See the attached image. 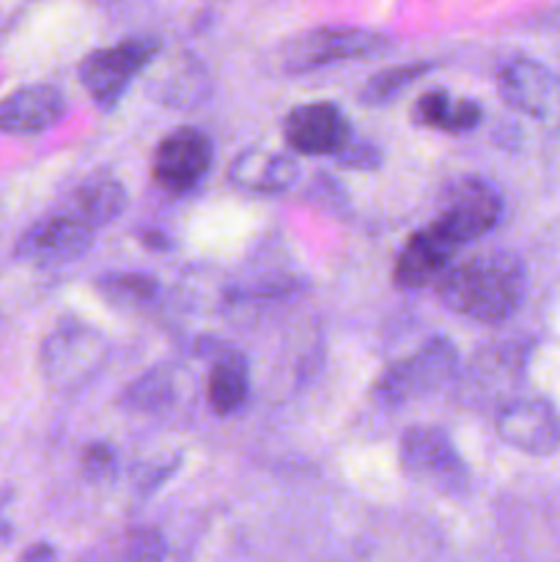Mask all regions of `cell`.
<instances>
[{
  "instance_id": "cell-27",
  "label": "cell",
  "mask_w": 560,
  "mask_h": 562,
  "mask_svg": "<svg viewBox=\"0 0 560 562\" xmlns=\"http://www.w3.org/2000/svg\"><path fill=\"white\" fill-rule=\"evenodd\" d=\"M55 549L49 543H33L31 549L22 552V562H53Z\"/></svg>"
},
{
  "instance_id": "cell-13",
  "label": "cell",
  "mask_w": 560,
  "mask_h": 562,
  "mask_svg": "<svg viewBox=\"0 0 560 562\" xmlns=\"http://www.w3.org/2000/svg\"><path fill=\"white\" fill-rule=\"evenodd\" d=\"M456 250L459 245L448 239L437 225H426V228L415 231L401 247L393 267V280L401 289H423L448 272Z\"/></svg>"
},
{
  "instance_id": "cell-11",
  "label": "cell",
  "mask_w": 560,
  "mask_h": 562,
  "mask_svg": "<svg viewBox=\"0 0 560 562\" xmlns=\"http://www.w3.org/2000/svg\"><path fill=\"white\" fill-rule=\"evenodd\" d=\"M283 135L294 151L307 157H338L351 140L349 119L333 102H307L291 110Z\"/></svg>"
},
{
  "instance_id": "cell-25",
  "label": "cell",
  "mask_w": 560,
  "mask_h": 562,
  "mask_svg": "<svg viewBox=\"0 0 560 562\" xmlns=\"http://www.w3.org/2000/svg\"><path fill=\"white\" fill-rule=\"evenodd\" d=\"M82 470L91 481H102V477H110L115 470V453L110 445L93 442L88 445L86 453H82Z\"/></svg>"
},
{
  "instance_id": "cell-22",
  "label": "cell",
  "mask_w": 560,
  "mask_h": 562,
  "mask_svg": "<svg viewBox=\"0 0 560 562\" xmlns=\"http://www.w3.org/2000/svg\"><path fill=\"white\" fill-rule=\"evenodd\" d=\"M165 558H168V543H165L163 532L154 527H141V530L130 532L126 562H165Z\"/></svg>"
},
{
  "instance_id": "cell-14",
  "label": "cell",
  "mask_w": 560,
  "mask_h": 562,
  "mask_svg": "<svg viewBox=\"0 0 560 562\" xmlns=\"http://www.w3.org/2000/svg\"><path fill=\"white\" fill-rule=\"evenodd\" d=\"M66 113L64 93L47 82L16 88L0 102V132L5 135H38L58 124Z\"/></svg>"
},
{
  "instance_id": "cell-19",
  "label": "cell",
  "mask_w": 560,
  "mask_h": 562,
  "mask_svg": "<svg viewBox=\"0 0 560 562\" xmlns=\"http://www.w3.org/2000/svg\"><path fill=\"white\" fill-rule=\"evenodd\" d=\"M97 291L115 307H146L157 300V278L146 272H110L97 280Z\"/></svg>"
},
{
  "instance_id": "cell-24",
  "label": "cell",
  "mask_w": 560,
  "mask_h": 562,
  "mask_svg": "<svg viewBox=\"0 0 560 562\" xmlns=\"http://www.w3.org/2000/svg\"><path fill=\"white\" fill-rule=\"evenodd\" d=\"M483 119V110L481 104L472 102V99H453L448 108V113H445V121L439 130L445 132H470L475 130L478 124H481Z\"/></svg>"
},
{
  "instance_id": "cell-8",
  "label": "cell",
  "mask_w": 560,
  "mask_h": 562,
  "mask_svg": "<svg viewBox=\"0 0 560 562\" xmlns=\"http://www.w3.org/2000/svg\"><path fill=\"white\" fill-rule=\"evenodd\" d=\"M212 159V137L195 126H179L159 140L152 159V173L163 190L179 195V192H190L192 187L206 179Z\"/></svg>"
},
{
  "instance_id": "cell-23",
  "label": "cell",
  "mask_w": 560,
  "mask_h": 562,
  "mask_svg": "<svg viewBox=\"0 0 560 562\" xmlns=\"http://www.w3.org/2000/svg\"><path fill=\"white\" fill-rule=\"evenodd\" d=\"M450 102H453V97L448 91H443V88L426 91L415 102V121L423 126H443Z\"/></svg>"
},
{
  "instance_id": "cell-18",
  "label": "cell",
  "mask_w": 560,
  "mask_h": 562,
  "mask_svg": "<svg viewBox=\"0 0 560 562\" xmlns=\"http://www.w3.org/2000/svg\"><path fill=\"white\" fill-rule=\"evenodd\" d=\"M152 93L157 102L170 104V108H192L206 99L209 77L195 58L173 60V66L154 80Z\"/></svg>"
},
{
  "instance_id": "cell-17",
  "label": "cell",
  "mask_w": 560,
  "mask_h": 562,
  "mask_svg": "<svg viewBox=\"0 0 560 562\" xmlns=\"http://www.w3.org/2000/svg\"><path fill=\"white\" fill-rule=\"evenodd\" d=\"M247 395H250L247 360L239 351H223L209 373V404L217 415H231L245 406Z\"/></svg>"
},
{
  "instance_id": "cell-7",
  "label": "cell",
  "mask_w": 560,
  "mask_h": 562,
  "mask_svg": "<svg viewBox=\"0 0 560 562\" xmlns=\"http://www.w3.org/2000/svg\"><path fill=\"white\" fill-rule=\"evenodd\" d=\"M401 464L415 481L432 483L439 492H461L467 483L464 461L448 434L437 426H412L401 437Z\"/></svg>"
},
{
  "instance_id": "cell-4",
  "label": "cell",
  "mask_w": 560,
  "mask_h": 562,
  "mask_svg": "<svg viewBox=\"0 0 560 562\" xmlns=\"http://www.w3.org/2000/svg\"><path fill=\"white\" fill-rule=\"evenodd\" d=\"M157 53L159 42L152 36L126 38L113 47L97 49L80 64V82L99 108L113 110Z\"/></svg>"
},
{
  "instance_id": "cell-15",
  "label": "cell",
  "mask_w": 560,
  "mask_h": 562,
  "mask_svg": "<svg viewBox=\"0 0 560 562\" xmlns=\"http://www.w3.org/2000/svg\"><path fill=\"white\" fill-rule=\"evenodd\" d=\"M231 184L247 192H283L300 179L294 157L269 148H245L228 168Z\"/></svg>"
},
{
  "instance_id": "cell-26",
  "label": "cell",
  "mask_w": 560,
  "mask_h": 562,
  "mask_svg": "<svg viewBox=\"0 0 560 562\" xmlns=\"http://www.w3.org/2000/svg\"><path fill=\"white\" fill-rule=\"evenodd\" d=\"M338 159L344 165H349V168H360V170L377 168V165H379V148L368 146V143L349 140V143H346L344 151L338 154Z\"/></svg>"
},
{
  "instance_id": "cell-2",
  "label": "cell",
  "mask_w": 560,
  "mask_h": 562,
  "mask_svg": "<svg viewBox=\"0 0 560 562\" xmlns=\"http://www.w3.org/2000/svg\"><path fill=\"white\" fill-rule=\"evenodd\" d=\"M108 357V340L91 324L66 318L42 346V371L53 390L69 393L91 382L104 366Z\"/></svg>"
},
{
  "instance_id": "cell-6",
  "label": "cell",
  "mask_w": 560,
  "mask_h": 562,
  "mask_svg": "<svg viewBox=\"0 0 560 562\" xmlns=\"http://www.w3.org/2000/svg\"><path fill=\"white\" fill-rule=\"evenodd\" d=\"M500 214H503V195L478 176H461L445 192L434 225L461 247L489 234L497 225Z\"/></svg>"
},
{
  "instance_id": "cell-28",
  "label": "cell",
  "mask_w": 560,
  "mask_h": 562,
  "mask_svg": "<svg viewBox=\"0 0 560 562\" xmlns=\"http://www.w3.org/2000/svg\"><path fill=\"white\" fill-rule=\"evenodd\" d=\"M9 536H11V527L5 525V521H0V541H5Z\"/></svg>"
},
{
  "instance_id": "cell-1",
  "label": "cell",
  "mask_w": 560,
  "mask_h": 562,
  "mask_svg": "<svg viewBox=\"0 0 560 562\" xmlns=\"http://www.w3.org/2000/svg\"><path fill=\"white\" fill-rule=\"evenodd\" d=\"M525 263L505 250L478 252L439 278V300L450 313L481 324H503L525 300Z\"/></svg>"
},
{
  "instance_id": "cell-21",
  "label": "cell",
  "mask_w": 560,
  "mask_h": 562,
  "mask_svg": "<svg viewBox=\"0 0 560 562\" xmlns=\"http://www.w3.org/2000/svg\"><path fill=\"white\" fill-rule=\"evenodd\" d=\"M432 69L434 64H428V60H421V64H406V66H390V69H382L379 75H373L371 80L366 82L360 99L368 104L390 102V99L399 97L406 86L421 80V77L428 75Z\"/></svg>"
},
{
  "instance_id": "cell-16",
  "label": "cell",
  "mask_w": 560,
  "mask_h": 562,
  "mask_svg": "<svg viewBox=\"0 0 560 562\" xmlns=\"http://www.w3.org/2000/svg\"><path fill=\"white\" fill-rule=\"evenodd\" d=\"M126 209V190L115 176L97 173L82 181L66 201L64 212L80 220L91 231L110 225L119 220V214Z\"/></svg>"
},
{
  "instance_id": "cell-3",
  "label": "cell",
  "mask_w": 560,
  "mask_h": 562,
  "mask_svg": "<svg viewBox=\"0 0 560 562\" xmlns=\"http://www.w3.org/2000/svg\"><path fill=\"white\" fill-rule=\"evenodd\" d=\"M393 47V38L368 27H313L283 47V69L291 75L324 69L340 60L377 58Z\"/></svg>"
},
{
  "instance_id": "cell-12",
  "label": "cell",
  "mask_w": 560,
  "mask_h": 562,
  "mask_svg": "<svg viewBox=\"0 0 560 562\" xmlns=\"http://www.w3.org/2000/svg\"><path fill=\"white\" fill-rule=\"evenodd\" d=\"M497 434L527 456H549L560 448V417L547 401L514 398L500 406Z\"/></svg>"
},
{
  "instance_id": "cell-10",
  "label": "cell",
  "mask_w": 560,
  "mask_h": 562,
  "mask_svg": "<svg viewBox=\"0 0 560 562\" xmlns=\"http://www.w3.org/2000/svg\"><path fill=\"white\" fill-rule=\"evenodd\" d=\"M500 97L508 108L538 121L560 115V77L533 58H514L500 69Z\"/></svg>"
},
{
  "instance_id": "cell-5",
  "label": "cell",
  "mask_w": 560,
  "mask_h": 562,
  "mask_svg": "<svg viewBox=\"0 0 560 562\" xmlns=\"http://www.w3.org/2000/svg\"><path fill=\"white\" fill-rule=\"evenodd\" d=\"M456 373V346L445 338H432L404 360L393 362L377 384V398L388 406H401L412 398L434 393Z\"/></svg>"
},
{
  "instance_id": "cell-20",
  "label": "cell",
  "mask_w": 560,
  "mask_h": 562,
  "mask_svg": "<svg viewBox=\"0 0 560 562\" xmlns=\"http://www.w3.org/2000/svg\"><path fill=\"white\" fill-rule=\"evenodd\" d=\"M176 373L173 368H152L124 390V404L137 412H157L173 401Z\"/></svg>"
},
{
  "instance_id": "cell-9",
  "label": "cell",
  "mask_w": 560,
  "mask_h": 562,
  "mask_svg": "<svg viewBox=\"0 0 560 562\" xmlns=\"http://www.w3.org/2000/svg\"><path fill=\"white\" fill-rule=\"evenodd\" d=\"M91 241L93 231L60 209V212L31 225L16 241L14 252L20 261L36 263V267H64V263L77 261L82 252H88Z\"/></svg>"
}]
</instances>
